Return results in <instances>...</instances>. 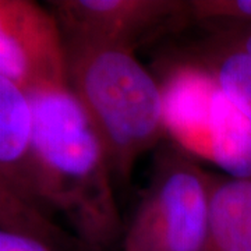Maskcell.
I'll return each instance as SVG.
<instances>
[{
    "instance_id": "cell-11",
    "label": "cell",
    "mask_w": 251,
    "mask_h": 251,
    "mask_svg": "<svg viewBox=\"0 0 251 251\" xmlns=\"http://www.w3.org/2000/svg\"><path fill=\"white\" fill-rule=\"evenodd\" d=\"M0 251H59L41 239L0 229Z\"/></svg>"
},
{
    "instance_id": "cell-5",
    "label": "cell",
    "mask_w": 251,
    "mask_h": 251,
    "mask_svg": "<svg viewBox=\"0 0 251 251\" xmlns=\"http://www.w3.org/2000/svg\"><path fill=\"white\" fill-rule=\"evenodd\" d=\"M48 4L63 42L133 53L191 25L190 0H53Z\"/></svg>"
},
{
    "instance_id": "cell-3",
    "label": "cell",
    "mask_w": 251,
    "mask_h": 251,
    "mask_svg": "<svg viewBox=\"0 0 251 251\" xmlns=\"http://www.w3.org/2000/svg\"><path fill=\"white\" fill-rule=\"evenodd\" d=\"M158 77V75H156ZM166 138L230 176H251V123L212 75L190 57L165 63L158 77Z\"/></svg>"
},
{
    "instance_id": "cell-8",
    "label": "cell",
    "mask_w": 251,
    "mask_h": 251,
    "mask_svg": "<svg viewBox=\"0 0 251 251\" xmlns=\"http://www.w3.org/2000/svg\"><path fill=\"white\" fill-rule=\"evenodd\" d=\"M186 56L212 75L226 98L251 123L250 56L214 35H206Z\"/></svg>"
},
{
    "instance_id": "cell-1",
    "label": "cell",
    "mask_w": 251,
    "mask_h": 251,
    "mask_svg": "<svg viewBox=\"0 0 251 251\" xmlns=\"http://www.w3.org/2000/svg\"><path fill=\"white\" fill-rule=\"evenodd\" d=\"M28 95L36 177L48 214L64 216L87 251L109 250L122 242L126 226L105 144L69 85Z\"/></svg>"
},
{
    "instance_id": "cell-13",
    "label": "cell",
    "mask_w": 251,
    "mask_h": 251,
    "mask_svg": "<svg viewBox=\"0 0 251 251\" xmlns=\"http://www.w3.org/2000/svg\"><path fill=\"white\" fill-rule=\"evenodd\" d=\"M219 251H251V215Z\"/></svg>"
},
{
    "instance_id": "cell-7",
    "label": "cell",
    "mask_w": 251,
    "mask_h": 251,
    "mask_svg": "<svg viewBox=\"0 0 251 251\" xmlns=\"http://www.w3.org/2000/svg\"><path fill=\"white\" fill-rule=\"evenodd\" d=\"M32 131L34 117L28 92L14 81L0 77V181L50 216L36 177Z\"/></svg>"
},
{
    "instance_id": "cell-2",
    "label": "cell",
    "mask_w": 251,
    "mask_h": 251,
    "mask_svg": "<svg viewBox=\"0 0 251 251\" xmlns=\"http://www.w3.org/2000/svg\"><path fill=\"white\" fill-rule=\"evenodd\" d=\"M67 84L108 150L116 183L166 138L159 80L133 52L64 42Z\"/></svg>"
},
{
    "instance_id": "cell-9",
    "label": "cell",
    "mask_w": 251,
    "mask_h": 251,
    "mask_svg": "<svg viewBox=\"0 0 251 251\" xmlns=\"http://www.w3.org/2000/svg\"><path fill=\"white\" fill-rule=\"evenodd\" d=\"M0 229L41 239L59 251H87L67 229L0 181Z\"/></svg>"
},
{
    "instance_id": "cell-6",
    "label": "cell",
    "mask_w": 251,
    "mask_h": 251,
    "mask_svg": "<svg viewBox=\"0 0 251 251\" xmlns=\"http://www.w3.org/2000/svg\"><path fill=\"white\" fill-rule=\"evenodd\" d=\"M0 77L29 91L67 87L62 32L32 0H0Z\"/></svg>"
},
{
    "instance_id": "cell-12",
    "label": "cell",
    "mask_w": 251,
    "mask_h": 251,
    "mask_svg": "<svg viewBox=\"0 0 251 251\" xmlns=\"http://www.w3.org/2000/svg\"><path fill=\"white\" fill-rule=\"evenodd\" d=\"M211 35L218 36V38L224 39L225 42L239 48L240 50H243L244 53H247L251 57V25L232 29L227 32H221V34H211Z\"/></svg>"
},
{
    "instance_id": "cell-10",
    "label": "cell",
    "mask_w": 251,
    "mask_h": 251,
    "mask_svg": "<svg viewBox=\"0 0 251 251\" xmlns=\"http://www.w3.org/2000/svg\"><path fill=\"white\" fill-rule=\"evenodd\" d=\"M190 21L206 35L247 27L251 25V0H190Z\"/></svg>"
},
{
    "instance_id": "cell-4",
    "label": "cell",
    "mask_w": 251,
    "mask_h": 251,
    "mask_svg": "<svg viewBox=\"0 0 251 251\" xmlns=\"http://www.w3.org/2000/svg\"><path fill=\"white\" fill-rule=\"evenodd\" d=\"M158 151L123 251H204L214 173L172 143Z\"/></svg>"
}]
</instances>
